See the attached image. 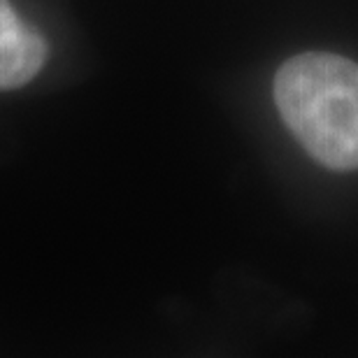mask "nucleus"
Listing matches in <instances>:
<instances>
[{"mask_svg":"<svg viewBox=\"0 0 358 358\" xmlns=\"http://www.w3.org/2000/svg\"><path fill=\"white\" fill-rule=\"evenodd\" d=\"M49 54L47 40L14 12L10 0H0V91L19 89L33 80Z\"/></svg>","mask_w":358,"mask_h":358,"instance_id":"2","label":"nucleus"},{"mask_svg":"<svg viewBox=\"0 0 358 358\" xmlns=\"http://www.w3.org/2000/svg\"><path fill=\"white\" fill-rule=\"evenodd\" d=\"M275 103L307 154L331 170L358 168V66L345 56L298 54L277 70Z\"/></svg>","mask_w":358,"mask_h":358,"instance_id":"1","label":"nucleus"}]
</instances>
